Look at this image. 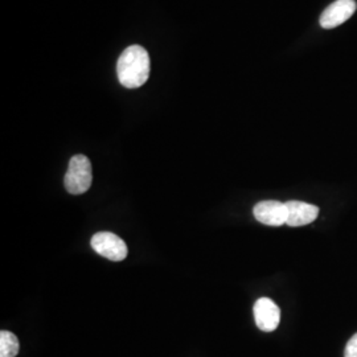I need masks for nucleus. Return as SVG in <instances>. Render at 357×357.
<instances>
[{
    "mask_svg": "<svg viewBox=\"0 0 357 357\" xmlns=\"http://www.w3.org/2000/svg\"><path fill=\"white\" fill-rule=\"evenodd\" d=\"M119 82L128 89L144 85L150 77V56L141 45H131L122 52L116 63Z\"/></svg>",
    "mask_w": 357,
    "mask_h": 357,
    "instance_id": "nucleus-1",
    "label": "nucleus"
},
{
    "mask_svg": "<svg viewBox=\"0 0 357 357\" xmlns=\"http://www.w3.org/2000/svg\"><path fill=\"white\" fill-rule=\"evenodd\" d=\"M93 181L91 163L85 155H75L65 174L64 184L66 191L72 195H82L89 190Z\"/></svg>",
    "mask_w": 357,
    "mask_h": 357,
    "instance_id": "nucleus-2",
    "label": "nucleus"
},
{
    "mask_svg": "<svg viewBox=\"0 0 357 357\" xmlns=\"http://www.w3.org/2000/svg\"><path fill=\"white\" fill-rule=\"evenodd\" d=\"M91 248L105 258L119 262L128 257V245L112 231H98L91 238Z\"/></svg>",
    "mask_w": 357,
    "mask_h": 357,
    "instance_id": "nucleus-3",
    "label": "nucleus"
},
{
    "mask_svg": "<svg viewBox=\"0 0 357 357\" xmlns=\"http://www.w3.org/2000/svg\"><path fill=\"white\" fill-rule=\"evenodd\" d=\"M355 0H336L320 15V26L324 29H332L342 26L354 13H356Z\"/></svg>",
    "mask_w": 357,
    "mask_h": 357,
    "instance_id": "nucleus-4",
    "label": "nucleus"
},
{
    "mask_svg": "<svg viewBox=\"0 0 357 357\" xmlns=\"http://www.w3.org/2000/svg\"><path fill=\"white\" fill-rule=\"evenodd\" d=\"M255 220L268 227H281L287 221L286 203L275 200H265L257 203L253 209Z\"/></svg>",
    "mask_w": 357,
    "mask_h": 357,
    "instance_id": "nucleus-5",
    "label": "nucleus"
},
{
    "mask_svg": "<svg viewBox=\"0 0 357 357\" xmlns=\"http://www.w3.org/2000/svg\"><path fill=\"white\" fill-rule=\"evenodd\" d=\"M253 312L255 324L261 331H274L280 326L281 310L270 298H259L255 302Z\"/></svg>",
    "mask_w": 357,
    "mask_h": 357,
    "instance_id": "nucleus-6",
    "label": "nucleus"
},
{
    "mask_svg": "<svg viewBox=\"0 0 357 357\" xmlns=\"http://www.w3.org/2000/svg\"><path fill=\"white\" fill-rule=\"evenodd\" d=\"M286 206H287L286 224L293 228L308 225L314 222L319 215V208L317 205L308 204L303 202L291 200L286 203Z\"/></svg>",
    "mask_w": 357,
    "mask_h": 357,
    "instance_id": "nucleus-7",
    "label": "nucleus"
},
{
    "mask_svg": "<svg viewBox=\"0 0 357 357\" xmlns=\"http://www.w3.org/2000/svg\"><path fill=\"white\" fill-rule=\"evenodd\" d=\"M19 340L13 332H0V357H15L19 354Z\"/></svg>",
    "mask_w": 357,
    "mask_h": 357,
    "instance_id": "nucleus-8",
    "label": "nucleus"
},
{
    "mask_svg": "<svg viewBox=\"0 0 357 357\" xmlns=\"http://www.w3.org/2000/svg\"><path fill=\"white\" fill-rule=\"evenodd\" d=\"M344 357H357V333H355L345 347Z\"/></svg>",
    "mask_w": 357,
    "mask_h": 357,
    "instance_id": "nucleus-9",
    "label": "nucleus"
}]
</instances>
